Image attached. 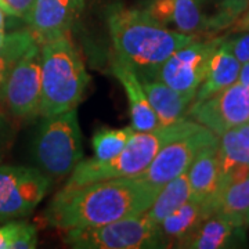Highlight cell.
<instances>
[{
	"mask_svg": "<svg viewBox=\"0 0 249 249\" xmlns=\"http://www.w3.org/2000/svg\"><path fill=\"white\" fill-rule=\"evenodd\" d=\"M199 124L181 119L168 126H158L148 132H134L124 150L107 160L90 158L80 160L71 172L67 188H75L118 178H134L150 166L160 150L172 140L194 130Z\"/></svg>",
	"mask_w": 249,
	"mask_h": 249,
	"instance_id": "obj_3",
	"label": "cell"
},
{
	"mask_svg": "<svg viewBox=\"0 0 249 249\" xmlns=\"http://www.w3.org/2000/svg\"><path fill=\"white\" fill-rule=\"evenodd\" d=\"M190 198L202 202L209 216L216 213V198L219 193V142L205 147L187 170Z\"/></svg>",
	"mask_w": 249,
	"mask_h": 249,
	"instance_id": "obj_13",
	"label": "cell"
},
{
	"mask_svg": "<svg viewBox=\"0 0 249 249\" xmlns=\"http://www.w3.org/2000/svg\"><path fill=\"white\" fill-rule=\"evenodd\" d=\"M134 132L136 130L132 126L122 127V129H108V127L98 129L91 140L94 154H96L94 158L107 160L116 157L124 150L126 142H129V139L133 136Z\"/></svg>",
	"mask_w": 249,
	"mask_h": 249,
	"instance_id": "obj_23",
	"label": "cell"
},
{
	"mask_svg": "<svg viewBox=\"0 0 249 249\" xmlns=\"http://www.w3.org/2000/svg\"><path fill=\"white\" fill-rule=\"evenodd\" d=\"M249 0H219V14L209 19L211 27L224 28L234 24L247 11Z\"/></svg>",
	"mask_w": 249,
	"mask_h": 249,
	"instance_id": "obj_24",
	"label": "cell"
},
{
	"mask_svg": "<svg viewBox=\"0 0 249 249\" xmlns=\"http://www.w3.org/2000/svg\"><path fill=\"white\" fill-rule=\"evenodd\" d=\"M37 245V230L35 226L22 223L17 240L13 244V249H34Z\"/></svg>",
	"mask_w": 249,
	"mask_h": 249,
	"instance_id": "obj_25",
	"label": "cell"
},
{
	"mask_svg": "<svg viewBox=\"0 0 249 249\" xmlns=\"http://www.w3.org/2000/svg\"><path fill=\"white\" fill-rule=\"evenodd\" d=\"M238 82L247 86L249 89V61L241 65L240 75H238Z\"/></svg>",
	"mask_w": 249,
	"mask_h": 249,
	"instance_id": "obj_31",
	"label": "cell"
},
{
	"mask_svg": "<svg viewBox=\"0 0 249 249\" xmlns=\"http://www.w3.org/2000/svg\"><path fill=\"white\" fill-rule=\"evenodd\" d=\"M216 213L227 217L235 226L249 224V173L226 187L217 198Z\"/></svg>",
	"mask_w": 249,
	"mask_h": 249,
	"instance_id": "obj_22",
	"label": "cell"
},
{
	"mask_svg": "<svg viewBox=\"0 0 249 249\" xmlns=\"http://www.w3.org/2000/svg\"><path fill=\"white\" fill-rule=\"evenodd\" d=\"M0 4H1V7L4 9V11H6V14H10L9 10H7V7H6V4H4V1H3V0H0Z\"/></svg>",
	"mask_w": 249,
	"mask_h": 249,
	"instance_id": "obj_35",
	"label": "cell"
},
{
	"mask_svg": "<svg viewBox=\"0 0 249 249\" xmlns=\"http://www.w3.org/2000/svg\"><path fill=\"white\" fill-rule=\"evenodd\" d=\"M111 70L127 94L130 116H132V127L134 130L148 132L160 126L158 118L148 103L147 94L142 86V80L133 65L116 54V57L111 64Z\"/></svg>",
	"mask_w": 249,
	"mask_h": 249,
	"instance_id": "obj_14",
	"label": "cell"
},
{
	"mask_svg": "<svg viewBox=\"0 0 249 249\" xmlns=\"http://www.w3.org/2000/svg\"><path fill=\"white\" fill-rule=\"evenodd\" d=\"M219 172L224 184L238 181L249 173V122L220 136Z\"/></svg>",
	"mask_w": 249,
	"mask_h": 249,
	"instance_id": "obj_15",
	"label": "cell"
},
{
	"mask_svg": "<svg viewBox=\"0 0 249 249\" xmlns=\"http://www.w3.org/2000/svg\"><path fill=\"white\" fill-rule=\"evenodd\" d=\"M4 16H6V11L0 4V29L1 31H4Z\"/></svg>",
	"mask_w": 249,
	"mask_h": 249,
	"instance_id": "obj_33",
	"label": "cell"
},
{
	"mask_svg": "<svg viewBox=\"0 0 249 249\" xmlns=\"http://www.w3.org/2000/svg\"><path fill=\"white\" fill-rule=\"evenodd\" d=\"M107 22L116 54L134 68L151 73L176 50L196 40L194 36L168 29L148 11L119 4L109 7Z\"/></svg>",
	"mask_w": 249,
	"mask_h": 249,
	"instance_id": "obj_2",
	"label": "cell"
},
{
	"mask_svg": "<svg viewBox=\"0 0 249 249\" xmlns=\"http://www.w3.org/2000/svg\"><path fill=\"white\" fill-rule=\"evenodd\" d=\"M240 70V61L234 57L226 40L222 39L220 45L211 58L206 76L196 90V101L211 97L214 93L235 83L238 80Z\"/></svg>",
	"mask_w": 249,
	"mask_h": 249,
	"instance_id": "obj_18",
	"label": "cell"
},
{
	"mask_svg": "<svg viewBox=\"0 0 249 249\" xmlns=\"http://www.w3.org/2000/svg\"><path fill=\"white\" fill-rule=\"evenodd\" d=\"M160 190L139 176L62 187L46 211V222L62 231L116 222L148 211Z\"/></svg>",
	"mask_w": 249,
	"mask_h": 249,
	"instance_id": "obj_1",
	"label": "cell"
},
{
	"mask_svg": "<svg viewBox=\"0 0 249 249\" xmlns=\"http://www.w3.org/2000/svg\"><path fill=\"white\" fill-rule=\"evenodd\" d=\"M140 80L160 126H168L184 119L187 108L196 98V94L180 93L158 79L150 80L144 78Z\"/></svg>",
	"mask_w": 249,
	"mask_h": 249,
	"instance_id": "obj_17",
	"label": "cell"
},
{
	"mask_svg": "<svg viewBox=\"0 0 249 249\" xmlns=\"http://www.w3.org/2000/svg\"><path fill=\"white\" fill-rule=\"evenodd\" d=\"M7 139H9V124H7L4 115L0 114V160L3 157V151H4V147L7 144Z\"/></svg>",
	"mask_w": 249,
	"mask_h": 249,
	"instance_id": "obj_29",
	"label": "cell"
},
{
	"mask_svg": "<svg viewBox=\"0 0 249 249\" xmlns=\"http://www.w3.org/2000/svg\"><path fill=\"white\" fill-rule=\"evenodd\" d=\"M83 0H36L28 18L31 32L39 45L68 35L72 21Z\"/></svg>",
	"mask_w": 249,
	"mask_h": 249,
	"instance_id": "obj_12",
	"label": "cell"
},
{
	"mask_svg": "<svg viewBox=\"0 0 249 249\" xmlns=\"http://www.w3.org/2000/svg\"><path fill=\"white\" fill-rule=\"evenodd\" d=\"M206 217H209V213L206 212L204 204L190 198L187 202H184L173 213H170L160 224V231L163 244H178V245L181 241L194 231Z\"/></svg>",
	"mask_w": 249,
	"mask_h": 249,
	"instance_id": "obj_20",
	"label": "cell"
},
{
	"mask_svg": "<svg viewBox=\"0 0 249 249\" xmlns=\"http://www.w3.org/2000/svg\"><path fill=\"white\" fill-rule=\"evenodd\" d=\"M43 118L58 115L76 108L90 82V76L76 47L68 35L40 45Z\"/></svg>",
	"mask_w": 249,
	"mask_h": 249,
	"instance_id": "obj_4",
	"label": "cell"
},
{
	"mask_svg": "<svg viewBox=\"0 0 249 249\" xmlns=\"http://www.w3.org/2000/svg\"><path fill=\"white\" fill-rule=\"evenodd\" d=\"M148 13L165 27L170 24L184 35L194 36L211 27L199 0H155Z\"/></svg>",
	"mask_w": 249,
	"mask_h": 249,
	"instance_id": "obj_16",
	"label": "cell"
},
{
	"mask_svg": "<svg viewBox=\"0 0 249 249\" xmlns=\"http://www.w3.org/2000/svg\"><path fill=\"white\" fill-rule=\"evenodd\" d=\"M220 42L222 39L206 42L193 40L162 62L154 75L157 79L180 93L196 94L206 76L211 58Z\"/></svg>",
	"mask_w": 249,
	"mask_h": 249,
	"instance_id": "obj_11",
	"label": "cell"
},
{
	"mask_svg": "<svg viewBox=\"0 0 249 249\" xmlns=\"http://www.w3.org/2000/svg\"><path fill=\"white\" fill-rule=\"evenodd\" d=\"M3 1L11 16H17L25 21H28L36 3V0H3Z\"/></svg>",
	"mask_w": 249,
	"mask_h": 249,
	"instance_id": "obj_27",
	"label": "cell"
},
{
	"mask_svg": "<svg viewBox=\"0 0 249 249\" xmlns=\"http://www.w3.org/2000/svg\"><path fill=\"white\" fill-rule=\"evenodd\" d=\"M235 29L237 31H247V32H249V6L247 11L235 21Z\"/></svg>",
	"mask_w": 249,
	"mask_h": 249,
	"instance_id": "obj_30",
	"label": "cell"
},
{
	"mask_svg": "<svg viewBox=\"0 0 249 249\" xmlns=\"http://www.w3.org/2000/svg\"><path fill=\"white\" fill-rule=\"evenodd\" d=\"M187 114L220 137L249 122V89L237 80L213 96L196 101Z\"/></svg>",
	"mask_w": 249,
	"mask_h": 249,
	"instance_id": "obj_10",
	"label": "cell"
},
{
	"mask_svg": "<svg viewBox=\"0 0 249 249\" xmlns=\"http://www.w3.org/2000/svg\"><path fill=\"white\" fill-rule=\"evenodd\" d=\"M49 187L50 178L39 168L0 166V223L31 213Z\"/></svg>",
	"mask_w": 249,
	"mask_h": 249,
	"instance_id": "obj_7",
	"label": "cell"
},
{
	"mask_svg": "<svg viewBox=\"0 0 249 249\" xmlns=\"http://www.w3.org/2000/svg\"><path fill=\"white\" fill-rule=\"evenodd\" d=\"M188 199H190V184H188L187 172H184L160 187L155 201L148 208V211H145V213L155 226L160 227V223Z\"/></svg>",
	"mask_w": 249,
	"mask_h": 249,
	"instance_id": "obj_21",
	"label": "cell"
},
{
	"mask_svg": "<svg viewBox=\"0 0 249 249\" xmlns=\"http://www.w3.org/2000/svg\"><path fill=\"white\" fill-rule=\"evenodd\" d=\"M21 226V222H11L0 226V249H13V244L17 240Z\"/></svg>",
	"mask_w": 249,
	"mask_h": 249,
	"instance_id": "obj_28",
	"label": "cell"
},
{
	"mask_svg": "<svg viewBox=\"0 0 249 249\" xmlns=\"http://www.w3.org/2000/svg\"><path fill=\"white\" fill-rule=\"evenodd\" d=\"M64 242L79 249L163 248L160 227L145 212L116 222L65 231Z\"/></svg>",
	"mask_w": 249,
	"mask_h": 249,
	"instance_id": "obj_6",
	"label": "cell"
},
{
	"mask_svg": "<svg viewBox=\"0 0 249 249\" xmlns=\"http://www.w3.org/2000/svg\"><path fill=\"white\" fill-rule=\"evenodd\" d=\"M226 43L241 65L249 61V34L240 35L231 40H226Z\"/></svg>",
	"mask_w": 249,
	"mask_h": 249,
	"instance_id": "obj_26",
	"label": "cell"
},
{
	"mask_svg": "<svg viewBox=\"0 0 249 249\" xmlns=\"http://www.w3.org/2000/svg\"><path fill=\"white\" fill-rule=\"evenodd\" d=\"M7 73H9V68H7L4 60L0 57V88H3V83H4V79H6Z\"/></svg>",
	"mask_w": 249,
	"mask_h": 249,
	"instance_id": "obj_32",
	"label": "cell"
},
{
	"mask_svg": "<svg viewBox=\"0 0 249 249\" xmlns=\"http://www.w3.org/2000/svg\"><path fill=\"white\" fill-rule=\"evenodd\" d=\"M1 89L13 115L17 118L39 115L42 98V58L40 45L37 42L10 68Z\"/></svg>",
	"mask_w": 249,
	"mask_h": 249,
	"instance_id": "obj_8",
	"label": "cell"
},
{
	"mask_svg": "<svg viewBox=\"0 0 249 249\" xmlns=\"http://www.w3.org/2000/svg\"><path fill=\"white\" fill-rule=\"evenodd\" d=\"M240 226H235L227 217L214 213L206 217L187 238L178 244V248L220 249L235 242V235L240 234Z\"/></svg>",
	"mask_w": 249,
	"mask_h": 249,
	"instance_id": "obj_19",
	"label": "cell"
},
{
	"mask_svg": "<svg viewBox=\"0 0 249 249\" xmlns=\"http://www.w3.org/2000/svg\"><path fill=\"white\" fill-rule=\"evenodd\" d=\"M214 142H219V136L202 124H198L194 130L165 144L139 178L154 186L162 187L172 178L187 172L196 155L205 147Z\"/></svg>",
	"mask_w": 249,
	"mask_h": 249,
	"instance_id": "obj_9",
	"label": "cell"
},
{
	"mask_svg": "<svg viewBox=\"0 0 249 249\" xmlns=\"http://www.w3.org/2000/svg\"><path fill=\"white\" fill-rule=\"evenodd\" d=\"M34 157L47 178L61 180L83 158L76 108L45 118L34 142Z\"/></svg>",
	"mask_w": 249,
	"mask_h": 249,
	"instance_id": "obj_5",
	"label": "cell"
},
{
	"mask_svg": "<svg viewBox=\"0 0 249 249\" xmlns=\"http://www.w3.org/2000/svg\"><path fill=\"white\" fill-rule=\"evenodd\" d=\"M4 37H6V34H4V31H1V29H0V50H1V47H3V43H4Z\"/></svg>",
	"mask_w": 249,
	"mask_h": 249,
	"instance_id": "obj_34",
	"label": "cell"
}]
</instances>
